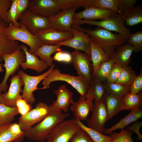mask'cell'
<instances>
[{"mask_svg": "<svg viewBox=\"0 0 142 142\" xmlns=\"http://www.w3.org/2000/svg\"><path fill=\"white\" fill-rule=\"evenodd\" d=\"M133 132L123 129L119 133L112 132L110 136L112 140L110 142H134L132 138Z\"/></svg>", "mask_w": 142, "mask_h": 142, "instance_id": "obj_37", "label": "cell"}, {"mask_svg": "<svg viewBox=\"0 0 142 142\" xmlns=\"http://www.w3.org/2000/svg\"><path fill=\"white\" fill-rule=\"evenodd\" d=\"M127 43L132 46L134 48V52H137L142 50V31H138L131 33Z\"/></svg>", "mask_w": 142, "mask_h": 142, "instance_id": "obj_38", "label": "cell"}, {"mask_svg": "<svg viewBox=\"0 0 142 142\" xmlns=\"http://www.w3.org/2000/svg\"><path fill=\"white\" fill-rule=\"evenodd\" d=\"M49 106V112L45 118L38 124L29 129L23 130L24 136L29 140L42 142L46 140L51 130L58 124L63 121L69 114Z\"/></svg>", "mask_w": 142, "mask_h": 142, "instance_id": "obj_1", "label": "cell"}, {"mask_svg": "<svg viewBox=\"0 0 142 142\" xmlns=\"http://www.w3.org/2000/svg\"><path fill=\"white\" fill-rule=\"evenodd\" d=\"M18 114L16 107H10L0 103V126L11 123Z\"/></svg>", "mask_w": 142, "mask_h": 142, "instance_id": "obj_31", "label": "cell"}, {"mask_svg": "<svg viewBox=\"0 0 142 142\" xmlns=\"http://www.w3.org/2000/svg\"><path fill=\"white\" fill-rule=\"evenodd\" d=\"M123 68V67L119 64L114 63L112 66L108 75L106 82L115 83Z\"/></svg>", "mask_w": 142, "mask_h": 142, "instance_id": "obj_43", "label": "cell"}, {"mask_svg": "<svg viewBox=\"0 0 142 142\" xmlns=\"http://www.w3.org/2000/svg\"><path fill=\"white\" fill-rule=\"evenodd\" d=\"M49 112V106L43 102L38 103L35 108L20 117L18 124L22 130L29 129L35 124L43 120Z\"/></svg>", "mask_w": 142, "mask_h": 142, "instance_id": "obj_12", "label": "cell"}, {"mask_svg": "<svg viewBox=\"0 0 142 142\" xmlns=\"http://www.w3.org/2000/svg\"><path fill=\"white\" fill-rule=\"evenodd\" d=\"M57 81L66 82L71 85L80 94L85 96L87 94L90 83L85 78L80 75L74 76L62 73L58 69H53L47 77L43 80L41 89L49 88L52 82Z\"/></svg>", "mask_w": 142, "mask_h": 142, "instance_id": "obj_5", "label": "cell"}, {"mask_svg": "<svg viewBox=\"0 0 142 142\" xmlns=\"http://www.w3.org/2000/svg\"><path fill=\"white\" fill-rule=\"evenodd\" d=\"M106 93L103 83L92 78L87 94L84 97L86 98L89 97H91L94 101V105H96L104 99Z\"/></svg>", "mask_w": 142, "mask_h": 142, "instance_id": "obj_26", "label": "cell"}, {"mask_svg": "<svg viewBox=\"0 0 142 142\" xmlns=\"http://www.w3.org/2000/svg\"><path fill=\"white\" fill-rule=\"evenodd\" d=\"M73 64L79 75L86 79L89 82L92 79L93 67L91 57L85 53L75 50L71 54Z\"/></svg>", "mask_w": 142, "mask_h": 142, "instance_id": "obj_13", "label": "cell"}, {"mask_svg": "<svg viewBox=\"0 0 142 142\" xmlns=\"http://www.w3.org/2000/svg\"><path fill=\"white\" fill-rule=\"evenodd\" d=\"M113 11L106 8L90 6L79 12L75 13L74 19H83L85 20H102L115 13Z\"/></svg>", "mask_w": 142, "mask_h": 142, "instance_id": "obj_20", "label": "cell"}, {"mask_svg": "<svg viewBox=\"0 0 142 142\" xmlns=\"http://www.w3.org/2000/svg\"><path fill=\"white\" fill-rule=\"evenodd\" d=\"M123 110L141 109L142 107V92L137 94L129 92L123 98Z\"/></svg>", "mask_w": 142, "mask_h": 142, "instance_id": "obj_29", "label": "cell"}, {"mask_svg": "<svg viewBox=\"0 0 142 142\" xmlns=\"http://www.w3.org/2000/svg\"><path fill=\"white\" fill-rule=\"evenodd\" d=\"M20 46L24 52L26 57V61L22 63L20 65L23 69H30L40 73L47 68L48 66L47 64L40 60L38 57L34 53H29L28 50V48L26 45L22 44Z\"/></svg>", "mask_w": 142, "mask_h": 142, "instance_id": "obj_21", "label": "cell"}, {"mask_svg": "<svg viewBox=\"0 0 142 142\" xmlns=\"http://www.w3.org/2000/svg\"><path fill=\"white\" fill-rule=\"evenodd\" d=\"M44 44L55 45L56 44L68 40L73 36L72 32L50 28L37 33L35 35Z\"/></svg>", "mask_w": 142, "mask_h": 142, "instance_id": "obj_16", "label": "cell"}, {"mask_svg": "<svg viewBox=\"0 0 142 142\" xmlns=\"http://www.w3.org/2000/svg\"><path fill=\"white\" fill-rule=\"evenodd\" d=\"M18 21L34 35L40 31L51 28L49 18L37 14L28 8L19 16Z\"/></svg>", "mask_w": 142, "mask_h": 142, "instance_id": "obj_10", "label": "cell"}, {"mask_svg": "<svg viewBox=\"0 0 142 142\" xmlns=\"http://www.w3.org/2000/svg\"><path fill=\"white\" fill-rule=\"evenodd\" d=\"M94 106L93 100L91 97L86 98L80 95L77 102H73L70 107V111L73 112L76 119L80 120L87 119L89 111H92Z\"/></svg>", "mask_w": 142, "mask_h": 142, "instance_id": "obj_18", "label": "cell"}, {"mask_svg": "<svg viewBox=\"0 0 142 142\" xmlns=\"http://www.w3.org/2000/svg\"><path fill=\"white\" fill-rule=\"evenodd\" d=\"M10 81L8 91L0 95V103L10 107H15L17 101L21 97L20 93L22 91L21 87L24 86V83L18 74L12 76Z\"/></svg>", "mask_w": 142, "mask_h": 142, "instance_id": "obj_14", "label": "cell"}, {"mask_svg": "<svg viewBox=\"0 0 142 142\" xmlns=\"http://www.w3.org/2000/svg\"><path fill=\"white\" fill-rule=\"evenodd\" d=\"M61 46L58 45L43 44L34 53L45 62L48 67H51L53 60L51 55L56 52L62 51Z\"/></svg>", "mask_w": 142, "mask_h": 142, "instance_id": "obj_28", "label": "cell"}, {"mask_svg": "<svg viewBox=\"0 0 142 142\" xmlns=\"http://www.w3.org/2000/svg\"><path fill=\"white\" fill-rule=\"evenodd\" d=\"M103 83L107 93L117 97L123 98L130 92V86L106 82Z\"/></svg>", "mask_w": 142, "mask_h": 142, "instance_id": "obj_30", "label": "cell"}, {"mask_svg": "<svg viewBox=\"0 0 142 142\" xmlns=\"http://www.w3.org/2000/svg\"><path fill=\"white\" fill-rule=\"evenodd\" d=\"M73 37L65 41L56 44L55 45H64L82 51L90 56V43L92 40L89 36L81 29L80 26L73 24L71 28Z\"/></svg>", "mask_w": 142, "mask_h": 142, "instance_id": "obj_11", "label": "cell"}, {"mask_svg": "<svg viewBox=\"0 0 142 142\" xmlns=\"http://www.w3.org/2000/svg\"><path fill=\"white\" fill-rule=\"evenodd\" d=\"M123 18L125 22V26H132L142 23L141 6L134 7Z\"/></svg>", "mask_w": 142, "mask_h": 142, "instance_id": "obj_33", "label": "cell"}, {"mask_svg": "<svg viewBox=\"0 0 142 142\" xmlns=\"http://www.w3.org/2000/svg\"><path fill=\"white\" fill-rule=\"evenodd\" d=\"M135 71L130 66L123 68L115 83L122 85L130 86L136 76Z\"/></svg>", "mask_w": 142, "mask_h": 142, "instance_id": "obj_34", "label": "cell"}, {"mask_svg": "<svg viewBox=\"0 0 142 142\" xmlns=\"http://www.w3.org/2000/svg\"><path fill=\"white\" fill-rule=\"evenodd\" d=\"M11 124L0 126V142H12L16 140L21 142L25 137L24 135L13 133L10 128Z\"/></svg>", "mask_w": 142, "mask_h": 142, "instance_id": "obj_32", "label": "cell"}, {"mask_svg": "<svg viewBox=\"0 0 142 142\" xmlns=\"http://www.w3.org/2000/svg\"><path fill=\"white\" fill-rule=\"evenodd\" d=\"M92 116L87 119L89 127L101 133L105 129L104 125L106 122L107 112L105 103L104 99L96 105H94Z\"/></svg>", "mask_w": 142, "mask_h": 142, "instance_id": "obj_17", "label": "cell"}, {"mask_svg": "<svg viewBox=\"0 0 142 142\" xmlns=\"http://www.w3.org/2000/svg\"><path fill=\"white\" fill-rule=\"evenodd\" d=\"M142 126V121H139L133 124L130 125L129 127H126V129L135 133L137 135L138 140H142V135L140 131V129Z\"/></svg>", "mask_w": 142, "mask_h": 142, "instance_id": "obj_49", "label": "cell"}, {"mask_svg": "<svg viewBox=\"0 0 142 142\" xmlns=\"http://www.w3.org/2000/svg\"><path fill=\"white\" fill-rule=\"evenodd\" d=\"M30 0H17L16 19L28 7Z\"/></svg>", "mask_w": 142, "mask_h": 142, "instance_id": "obj_48", "label": "cell"}, {"mask_svg": "<svg viewBox=\"0 0 142 142\" xmlns=\"http://www.w3.org/2000/svg\"><path fill=\"white\" fill-rule=\"evenodd\" d=\"M55 66V64H53L46 72L36 76L29 75L22 70L19 71L18 74L24 83V87L21 95L22 98L29 104L31 105L33 103L35 100L33 92L40 89L38 88V84L52 71Z\"/></svg>", "mask_w": 142, "mask_h": 142, "instance_id": "obj_9", "label": "cell"}, {"mask_svg": "<svg viewBox=\"0 0 142 142\" xmlns=\"http://www.w3.org/2000/svg\"><path fill=\"white\" fill-rule=\"evenodd\" d=\"M78 7L64 9L49 18L51 27L60 30L72 32L74 16Z\"/></svg>", "mask_w": 142, "mask_h": 142, "instance_id": "obj_15", "label": "cell"}, {"mask_svg": "<svg viewBox=\"0 0 142 142\" xmlns=\"http://www.w3.org/2000/svg\"><path fill=\"white\" fill-rule=\"evenodd\" d=\"M111 59L101 63L98 67L93 78L102 83L106 82L108 75L112 65L114 64Z\"/></svg>", "mask_w": 142, "mask_h": 142, "instance_id": "obj_35", "label": "cell"}, {"mask_svg": "<svg viewBox=\"0 0 142 142\" xmlns=\"http://www.w3.org/2000/svg\"><path fill=\"white\" fill-rule=\"evenodd\" d=\"M123 18L118 13H115L100 21L74 19L73 23L79 26L84 24H87L90 25L96 26L109 31H114L118 33L126 41L131 33V31L125 26Z\"/></svg>", "mask_w": 142, "mask_h": 142, "instance_id": "obj_6", "label": "cell"}, {"mask_svg": "<svg viewBox=\"0 0 142 142\" xmlns=\"http://www.w3.org/2000/svg\"><path fill=\"white\" fill-rule=\"evenodd\" d=\"M119 2V0H95L93 6L109 9L118 13Z\"/></svg>", "mask_w": 142, "mask_h": 142, "instance_id": "obj_39", "label": "cell"}, {"mask_svg": "<svg viewBox=\"0 0 142 142\" xmlns=\"http://www.w3.org/2000/svg\"><path fill=\"white\" fill-rule=\"evenodd\" d=\"M80 128L76 119L63 121L51 130L45 142H69L74 134Z\"/></svg>", "mask_w": 142, "mask_h": 142, "instance_id": "obj_8", "label": "cell"}, {"mask_svg": "<svg viewBox=\"0 0 142 142\" xmlns=\"http://www.w3.org/2000/svg\"><path fill=\"white\" fill-rule=\"evenodd\" d=\"M81 29L89 36L92 40L100 45L110 58L117 47L125 44L126 42L119 34H114L100 27L94 30L81 27Z\"/></svg>", "mask_w": 142, "mask_h": 142, "instance_id": "obj_2", "label": "cell"}, {"mask_svg": "<svg viewBox=\"0 0 142 142\" xmlns=\"http://www.w3.org/2000/svg\"><path fill=\"white\" fill-rule=\"evenodd\" d=\"M142 117V109H134L125 117L121 119L117 123L111 127L105 129L104 133L105 134H110L117 129L121 130L133 122L135 121Z\"/></svg>", "mask_w": 142, "mask_h": 142, "instance_id": "obj_25", "label": "cell"}, {"mask_svg": "<svg viewBox=\"0 0 142 142\" xmlns=\"http://www.w3.org/2000/svg\"><path fill=\"white\" fill-rule=\"evenodd\" d=\"M4 32L6 37L11 40L19 41L29 46L30 49L28 50L31 53H34L44 44L22 23L21 27H18L12 23H10L5 28Z\"/></svg>", "mask_w": 142, "mask_h": 142, "instance_id": "obj_4", "label": "cell"}, {"mask_svg": "<svg viewBox=\"0 0 142 142\" xmlns=\"http://www.w3.org/2000/svg\"><path fill=\"white\" fill-rule=\"evenodd\" d=\"M95 0H39L36 6L37 12L41 16L50 18L61 11L78 7L85 8L93 6Z\"/></svg>", "mask_w": 142, "mask_h": 142, "instance_id": "obj_3", "label": "cell"}, {"mask_svg": "<svg viewBox=\"0 0 142 142\" xmlns=\"http://www.w3.org/2000/svg\"><path fill=\"white\" fill-rule=\"evenodd\" d=\"M104 99L107 110V122L120 111L123 110V98L113 96L106 92Z\"/></svg>", "mask_w": 142, "mask_h": 142, "instance_id": "obj_27", "label": "cell"}, {"mask_svg": "<svg viewBox=\"0 0 142 142\" xmlns=\"http://www.w3.org/2000/svg\"><path fill=\"white\" fill-rule=\"evenodd\" d=\"M136 0H119L118 13L123 17L134 7Z\"/></svg>", "mask_w": 142, "mask_h": 142, "instance_id": "obj_41", "label": "cell"}, {"mask_svg": "<svg viewBox=\"0 0 142 142\" xmlns=\"http://www.w3.org/2000/svg\"><path fill=\"white\" fill-rule=\"evenodd\" d=\"M11 4V0H0V19L7 23V14Z\"/></svg>", "mask_w": 142, "mask_h": 142, "instance_id": "obj_46", "label": "cell"}, {"mask_svg": "<svg viewBox=\"0 0 142 142\" xmlns=\"http://www.w3.org/2000/svg\"><path fill=\"white\" fill-rule=\"evenodd\" d=\"M16 107L17 108L19 114L21 116H23L30 111L32 108L31 105L28 103L22 97L17 101Z\"/></svg>", "mask_w": 142, "mask_h": 142, "instance_id": "obj_45", "label": "cell"}, {"mask_svg": "<svg viewBox=\"0 0 142 142\" xmlns=\"http://www.w3.org/2000/svg\"><path fill=\"white\" fill-rule=\"evenodd\" d=\"M79 126L83 129L89 134L94 142H110L112 138L110 136H106L84 125L81 121L77 119Z\"/></svg>", "mask_w": 142, "mask_h": 142, "instance_id": "obj_36", "label": "cell"}, {"mask_svg": "<svg viewBox=\"0 0 142 142\" xmlns=\"http://www.w3.org/2000/svg\"><path fill=\"white\" fill-rule=\"evenodd\" d=\"M130 87V92L137 94L142 90V69H140V73L136 75Z\"/></svg>", "mask_w": 142, "mask_h": 142, "instance_id": "obj_44", "label": "cell"}, {"mask_svg": "<svg viewBox=\"0 0 142 142\" xmlns=\"http://www.w3.org/2000/svg\"><path fill=\"white\" fill-rule=\"evenodd\" d=\"M69 142H94L88 133L80 128L73 135Z\"/></svg>", "mask_w": 142, "mask_h": 142, "instance_id": "obj_42", "label": "cell"}, {"mask_svg": "<svg viewBox=\"0 0 142 142\" xmlns=\"http://www.w3.org/2000/svg\"><path fill=\"white\" fill-rule=\"evenodd\" d=\"M116 51L113 53L110 59L115 63L123 68L129 66L131 62V57L134 52L133 47L127 43L117 47Z\"/></svg>", "mask_w": 142, "mask_h": 142, "instance_id": "obj_22", "label": "cell"}, {"mask_svg": "<svg viewBox=\"0 0 142 142\" xmlns=\"http://www.w3.org/2000/svg\"><path fill=\"white\" fill-rule=\"evenodd\" d=\"M2 60V58H0V62ZM2 64L0 63V72H3L4 70L2 68Z\"/></svg>", "mask_w": 142, "mask_h": 142, "instance_id": "obj_50", "label": "cell"}, {"mask_svg": "<svg viewBox=\"0 0 142 142\" xmlns=\"http://www.w3.org/2000/svg\"><path fill=\"white\" fill-rule=\"evenodd\" d=\"M8 24L0 19V58L4 54L14 52L19 45L18 41H13L8 39L4 33V29Z\"/></svg>", "mask_w": 142, "mask_h": 142, "instance_id": "obj_23", "label": "cell"}, {"mask_svg": "<svg viewBox=\"0 0 142 142\" xmlns=\"http://www.w3.org/2000/svg\"><path fill=\"white\" fill-rule=\"evenodd\" d=\"M91 61L92 62V77L95 73L96 70L102 62L109 60L110 58L107 55L100 45L95 42L91 40L90 43Z\"/></svg>", "mask_w": 142, "mask_h": 142, "instance_id": "obj_24", "label": "cell"}, {"mask_svg": "<svg viewBox=\"0 0 142 142\" xmlns=\"http://www.w3.org/2000/svg\"><path fill=\"white\" fill-rule=\"evenodd\" d=\"M53 58L55 61L66 63H69L72 60L71 54L67 52L62 51L57 52Z\"/></svg>", "mask_w": 142, "mask_h": 142, "instance_id": "obj_47", "label": "cell"}, {"mask_svg": "<svg viewBox=\"0 0 142 142\" xmlns=\"http://www.w3.org/2000/svg\"><path fill=\"white\" fill-rule=\"evenodd\" d=\"M12 4L6 16L7 22L9 24L12 23L16 27H19L21 23L16 19L17 0H11Z\"/></svg>", "mask_w": 142, "mask_h": 142, "instance_id": "obj_40", "label": "cell"}, {"mask_svg": "<svg viewBox=\"0 0 142 142\" xmlns=\"http://www.w3.org/2000/svg\"><path fill=\"white\" fill-rule=\"evenodd\" d=\"M54 92L57 95V99L51 104L52 106L55 109L67 113L70 105L74 102L73 93L64 84L60 86Z\"/></svg>", "mask_w": 142, "mask_h": 142, "instance_id": "obj_19", "label": "cell"}, {"mask_svg": "<svg viewBox=\"0 0 142 142\" xmlns=\"http://www.w3.org/2000/svg\"><path fill=\"white\" fill-rule=\"evenodd\" d=\"M12 142H20L16 140L13 141Z\"/></svg>", "mask_w": 142, "mask_h": 142, "instance_id": "obj_51", "label": "cell"}, {"mask_svg": "<svg viewBox=\"0 0 142 142\" xmlns=\"http://www.w3.org/2000/svg\"><path fill=\"white\" fill-rule=\"evenodd\" d=\"M1 58L4 60L2 66L5 69V73L2 82L0 84V95L3 91L7 92L8 85L6 84L7 80L11 75H14L19 69L21 63L26 61V57L24 51L19 45L17 49L12 53L3 55Z\"/></svg>", "mask_w": 142, "mask_h": 142, "instance_id": "obj_7", "label": "cell"}]
</instances>
